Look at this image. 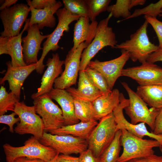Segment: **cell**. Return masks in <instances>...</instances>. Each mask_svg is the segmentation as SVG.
<instances>
[{
    "label": "cell",
    "mask_w": 162,
    "mask_h": 162,
    "mask_svg": "<svg viewBox=\"0 0 162 162\" xmlns=\"http://www.w3.org/2000/svg\"><path fill=\"white\" fill-rule=\"evenodd\" d=\"M88 45L84 42L74 51H68L64 61V69L55 80L54 88L66 89L76 84L80 71L81 55Z\"/></svg>",
    "instance_id": "cell-12"
},
{
    "label": "cell",
    "mask_w": 162,
    "mask_h": 162,
    "mask_svg": "<svg viewBox=\"0 0 162 162\" xmlns=\"http://www.w3.org/2000/svg\"><path fill=\"white\" fill-rule=\"evenodd\" d=\"M56 14L58 20L57 25L43 44L41 56L38 62L39 66L36 70L37 72L40 74L43 73L45 66L43 61L46 55L50 51H56L60 48L58 43L63 33L68 32L69 25L80 17L72 14L64 8L59 9Z\"/></svg>",
    "instance_id": "cell-8"
},
{
    "label": "cell",
    "mask_w": 162,
    "mask_h": 162,
    "mask_svg": "<svg viewBox=\"0 0 162 162\" xmlns=\"http://www.w3.org/2000/svg\"><path fill=\"white\" fill-rule=\"evenodd\" d=\"M50 98L60 106L62 111L64 125L79 122L75 113L74 98L66 89L53 88L48 93Z\"/></svg>",
    "instance_id": "cell-20"
},
{
    "label": "cell",
    "mask_w": 162,
    "mask_h": 162,
    "mask_svg": "<svg viewBox=\"0 0 162 162\" xmlns=\"http://www.w3.org/2000/svg\"><path fill=\"white\" fill-rule=\"evenodd\" d=\"M120 56L112 60L100 62L97 60L91 61L88 66L96 70L105 77L110 89L113 88L117 79L122 76V72L127 62L130 58L129 53L126 51H121Z\"/></svg>",
    "instance_id": "cell-15"
},
{
    "label": "cell",
    "mask_w": 162,
    "mask_h": 162,
    "mask_svg": "<svg viewBox=\"0 0 162 162\" xmlns=\"http://www.w3.org/2000/svg\"><path fill=\"white\" fill-rule=\"evenodd\" d=\"M154 134H162V108L160 110L155 122V127L152 132Z\"/></svg>",
    "instance_id": "cell-40"
},
{
    "label": "cell",
    "mask_w": 162,
    "mask_h": 162,
    "mask_svg": "<svg viewBox=\"0 0 162 162\" xmlns=\"http://www.w3.org/2000/svg\"><path fill=\"white\" fill-rule=\"evenodd\" d=\"M89 6L90 20H96V17L101 13L107 10L110 0H87Z\"/></svg>",
    "instance_id": "cell-34"
},
{
    "label": "cell",
    "mask_w": 162,
    "mask_h": 162,
    "mask_svg": "<svg viewBox=\"0 0 162 162\" xmlns=\"http://www.w3.org/2000/svg\"><path fill=\"white\" fill-rule=\"evenodd\" d=\"M130 4L131 0H117L115 4L109 6L107 11L115 18L123 17L124 19L120 22L127 20L131 15Z\"/></svg>",
    "instance_id": "cell-31"
},
{
    "label": "cell",
    "mask_w": 162,
    "mask_h": 162,
    "mask_svg": "<svg viewBox=\"0 0 162 162\" xmlns=\"http://www.w3.org/2000/svg\"><path fill=\"white\" fill-rule=\"evenodd\" d=\"M121 130L120 142L123 151L116 162H128L134 159L148 156L154 154V148L160 146L156 140L144 139L126 130Z\"/></svg>",
    "instance_id": "cell-4"
},
{
    "label": "cell",
    "mask_w": 162,
    "mask_h": 162,
    "mask_svg": "<svg viewBox=\"0 0 162 162\" xmlns=\"http://www.w3.org/2000/svg\"><path fill=\"white\" fill-rule=\"evenodd\" d=\"M59 154H58L53 159L49 162H58V156Z\"/></svg>",
    "instance_id": "cell-46"
},
{
    "label": "cell",
    "mask_w": 162,
    "mask_h": 162,
    "mask_svg": "<svg viewBox=\"0 0 162 162\" xmlns=\"http://www.w3.org/2000/svg\"><path fill=\"white\" fill-rule=\"evenodd\" d=\"M74 98L93 102L104 94L92 83L84 71H79L78 87L66 89Z\"/></svg>",
    "instance_id": "cell-24"
},
{
    "label": "cell",
    "mask_w": 162,
    "mask_h": 162,
    "mask_svg": "<svg viewBox=\"0 0 162 162\" xmlns=\"http://www.w3.org/2000/svg\"><path fill=\"white\" fill-rule=\"evenodd\" d=\"M58 162H80L79 157L61 154L58 156Z\"/></svg>",
    "instance_id": "cell-42"
},
{
    "label": "cell",
    "mask_w": 162,
    "mask_h": 162,
    "mask_svg": "<svg viewBox=\"0 0 162 162\" xmlns=\"http://www.w3.org/2000/svg\"><path fill=\"white\" fill-rule=\"evenodd\" d=\"M15 112L8 115H3L0 116V123L5 124L9 127V131L12 133L14 131V126L15 124L18 123L20 121V118L18 117L15 118V116L16 115Z\"/></svg>",
    "instance_id": "cell-36"
},
{
    "label": "cell",
    "mask_w": 162,
    "mask_h": 162,
    "mask_svg": "<svg viewBox=\"0 0 162 162\" xmlns=\"http://www.w3.org/2000/svg\"><path fill=\"white\" fill-rule=\"evenodd\" d=\"M13 162H46L40 159L26 157H20L15 159Z\"/></svg>",
    "instance_id": "cell-43"
},
{
    "label": "cell",
    "mask_w": 162,
    "mask_h": 162,
    "mask_svg": "<svg viewBox=\"0 0 162 162\" xmlns=\"http://www.w3.org/2000/svg\"><path fill=\"white\" fill-rule=\"evenodd\" d=\"M52 58H49L46 62L47 68L41 79L40 86L37 92L31 96L33 99L42 95L48 94L53 88L56 79L63 72L62 65L64 61L60 59L58 53L52 54Z\"/></svg>",
    "instance_id": "cell-19"
},
{
    "label": "cell",
    "mask_w": 162,
    "mask_h": 162,
    "mask_svg": "<svg viewBox=\"0 0 162 162\" xmlns=\"http://www.w3.org/2000/svg\"><path fill=\"white\" fill-rule=\"evenodd\" d=\"M120 93L117 88L101 95L92 102L94 119L100 120L113 112L120 102Z\"/></svg>",
    "instance_id": "cell-22"
},
{
    "label": "cell",
    "mask_w": 162,
    "mask_h": 162,
    "mask_svg": "<svg viewBox=\"0 0 162 162\" xmlns=\"http://www.w3.org/2000/svg\"><path fill=\"white\" fill-rule=\"evenodd\" d=\"M159 16H162V9L161 10V13L159 15Z\"/></svg>",
    "instance_id": "cell-48"
},
{
    "label": "cell",
    "mask_w": 162,
    "mask_h": 162,
    "mask_svg": "<svg viewBox=\"0 0 162 162\" xmlns=\"http://www.w3.org/2000/svg\"><path fill=\"white\" fill-rule=\"evenodd\" d=\"M88 17H80L74 25L73 46L71 49L75 50L82 43L89 45L94 39L97 31L98 22L96 20L89 22Z\"/></svg>",
    "instance_id": "cell-21"
},
{
    "label": "cell",
    "mask_w": 162,
    "mask_h": 162,
    "mask_svg": "<svg viewBox=\"0 0 162 162\" xmlns=\"http://www.w3.org/2000/svg\"><path fill=\"white\" fill-rule=\"evenodd\" d=\"M18 1L17 0H5L4 1L0 7L1 11L6 8L10 7L13 4H15Z\"/></svg>",
    "instance_id": "cell-44"
},
{
    "label": "cell",
    "mask_w": 162,
    "mask_h": 162,
    "mask_svg": "<svg viewBox=\"0 0 162 162\" xmlns=\"http://www.w3.org/2000/svg\"><path fill=\"white\" fill-rule=\"evenodd\" d=\"M24 144L20 147L13 146L7 143L3 145L7 162H13L15 159L20 157L38 158L49 162L59 154L52 148L43 145L33 136Z\"/></svg>",
    "instance_id": "cell-2"
},
{
    "label": "cell",
    "mask_w": 162,
    "mask_h": 162,
    "mask_svg": "<svg viewBox=\"0 0 162 162\" xmlns=\"http://www.w3.org/2000/svg\"><path fill=\"white\" fill-rule=\"evenodd\" d=\"M112 14L99 22L95 36L92 42L83 50L81 55L80 71H84L91 59L105 47L110 46L115 48L117 44L115 34L112 28L108 26L109 21Z\"/></svg>",
    "instance_id": "cell-3"
},
{
    "label": "cell",
    "mask_w": 162,
    "mask_h": 162,
    "mask_svg": "<svg viewBox=\"0 0 162 162\" xmlns=\"http://www.w3.org/2000/svg\"><path fill=\"white\" fill-rule=\"evenodd\" d=\"M144 17L153 27L155 31L159 41V48L162 47V22L156 18L145 15Z\"/></svg>",
    "instance_id": "cell-35"
},
{
    "label": "cell",
    "mask_w": 162,
    "mask_h": 162,
    "mask_svg": "<svg viewBox=\"0 0 162 162\" xmlns=\"http://www.w3.org/2000/svg\"><path fill=\"white\" fill-rule=\"evenodd\" d=\"M122 134L121 130H118L113 141L99 157L100 162H116L119 157Z\"/></svg>",
    "instance_id": "cell-27"
},
{
    "label": "cell",
    "mask_w": 162,
    "mask_h": 162,
    "mask_svg": "<svg viewBox=\"0 0 162 162\" xmlns=\"http://www.w3.org/2000/svg\"><path fill=\"white\" fill-rule=\"evenodd\" d=\"M52 99L48 94L33 99V106L36 113L41 117L46 132H50L64 125L62 109Z\"/></svg>",
    "instance_id": "cell-9"
},
{
    "label": "cell",
    "mask_w": 162,
    "mask_h": 162,
    "mask_svg": "<svg viewBox=\"0 0 162 162\" xmlns=\"http://www.w3.org/2000/svg\"><path fill=\"white\" fill-rule=\"evenodd\" d=\"M158 61L162 62V47L159 48L156 51L151 53L146 61L148 62L153 63Z\"/></svg>",
    "instance_id": "cell-41"
},
{
    "label": "cell",
    "mask_w": 162,
    "mask_h": 162,
    "mask_svg": "<svg viewBox=\"0 0 162 162\" xmlns=\"http://www.w3.org/2000/svg\"><path fill=\"white\" fill-rule=\"evenodd\" d=\"M93 84L103 94L111 92L105 77L96 70L87 67L84 70Z\"/></svg>",
    "instance_id": "cell-32"
},
{
    "label": "cell",
    "mask_w": 162,
    "mask_h": 162,
    "mask_svg": "<svg viewBox=\"0 0 162 162\" xmlns=\"http://www.w3.org/2000/svg\"><path fill=\"white\" fill-rule=\"evenodd\" d=\"M120 102L118 106L113 113L115 120L119 130H125L133 135L141 138L147 136L158 141L160 146L162 145V134L157 135L148 131L144 122L134 124L128 122L125 118L123 110L129 104V100L124 97L122 93H120Z\"/></svg>",
    "instance_id": "cell-14"
},
{
    "label": "cell",
    "mask_w": 162,
    "mask_h": 162,
    "mask_svg": "<svg viewBox=\"0 0 162 162\" xmlns=\"http://www.w3.org/2000/svg\"><path fill=\"white\" fill-rule=\"evenodd\" d=\"M31 0H26L29 7L31 16L28 24V27L34 24H37L39 29L44 27H54L56 24V19L54 14L62 6V2L58 1L55 5L43 9L38 10L34 8L30 3Z\"/></svg>",
    "instance_id": "cell-23"
},
{
    "label": "cell",
    "mask_w": 162,
    "mask_h": 162,
    "mask_svg": "<svg viewBox=\"0 0 162 162\" xmlns=\"http://www.w3.org/2000/svg\"><path fill=\"white\" fill-rule=\"evenodd\" d=\"M40 142L52 148L59 154L65 155L81 153L88 148L87 141L70 135H53L44 132Z\"/></svg>",
    "instance_id": "cell-10"
},
{
    "label": "cell",
    "mask_w": 162,
    "mask_h": 162,
    "mask_svg": "<svg viewBox=\"0 0 162 162\" xmlns=\"http://www.w3.org/2000/svg\"><path fill=\"white\" fill-rule=\"evenodd\" d=\"M122 76L133 79L140 86L162 85V68L147 62L140 66L123 68Z\"/></svg>",
    "instance_id": "cell-13"
},
{
    "label": "cell",
    "mask_w": 162,
    "mask_h": 162,
    "mask_svg": "<svg viewBox=\"0 0 162 162\" xmlns=\"http://www.w3.org/2000/svg\"><path fill=\"white\" fill-rule=\"evenodd\" d=\"M75 111L77 118L81 122L95 120L92 102L74 98Z\"/></svg>",
    "instance_id": "cell-28"
},
{
    "label": "cell",
    "mask_w": 162,
    "mask_h": 162,
    "mask_svg": "<svg viewBox=\"0 0 162 162\" xmlns=\"http://www.w3.org/2000/svg\"><path fill=\"white\" fill-rule=\"evenodd\" d=\"M98 123L95 120L87 122H80L73 124L63 126L50 133L52 134L58 135H70L87 141Z\"/></svg>",
    "instance_id": "cell-25"
},
{
    "label": "cell",
    "mask_w": 162,
    "mask_h": 162,
    "mask_svg": "<svg viewBox=\"0 0 162 162\" xmlns=\"http://www.w3.org/2000/svg\"><path fill=\"white\" fill-rule=\"evenodd\" d=\"M14 112L20 120L14 128L15 133L20 135L31 134L39 140L44 132V126L42 118L37 114L34 106H28L23 101L18 102Z\"/></svg>",
    "instance_id": "cell-7"
},
{
    "label": "cell",
    "mask_w": 162,
    "mask_h": 162,
    "mask_svg": "<svg viewBox=\"0 0 162 162\" xmlns=\"http://www.w3.org/2000/svg\"><path fill=\"white\" fill-rule=\"evenodd\" d=\"M146 1V0H131V8L137 5H143Z\"/></svg>",
    "instance_id": "cell-45"
},
{
    "label": "cell",
    "mask_w": 162,
    "mask_h": 162,
    "mask_svg": "<svg viewBox=\"0 0 162 162\" xmlns=\"http://www.w3.org/2000/svg\"><path fill=\"white\" fill-rule=\"evenodd\" d=\"M20 99L10 92L8 93L3 86L0 89V116L4 115L8 111L14 112L16 104Z\"/></svg>",
    "instance_id": "cell-30"
},
{
    "label": "cell",
    "mask_w": 162,
    "mask_h": 162,
    "mask_svg": "<svg viewBox=\"0 0 162 162\" xmlns=\"http://www.w3.org/2000/svg\"><path fill=\"white\" fill-rule=\"evenodd\" d=\"M160 151L161 153H162V145L160 146L159 147Z\"/></svg>",
    "instance_id": "cell-47"
},
{
    "label": "cell",
    "mask_w": 162,
    "mask_h": 162,
    "mask_svg": "<svg viewBox=\"0 0 162 162\" xmlns=\"http://www.w3.org/2000/svg\"><path fill=\"white\" fill-rule=\"evenodd\" d=\"M128 162H162V156L154 154L146 157L134 159Z\"/></svg>",
    "instance_id": "cell-39"
},
{
    "label": "cell",
    "mask_w": 162,
    "mask_h": 162,
    "mask_svg": "<svg viewBox=\"0 0 162 162\" xmlns=\"http://www.w3.org/2000/svg\"><path fill=\"white\" fill-rule=\"evenodd\" d=\"M80 154L78 157L80 162H100L99 158L95 157L92 151L88 148Z\"/></svg>",
    "instance_id": "cell-38"
},
{
    "label": "cell",
    "mask_w": 162,
    "mask_h": 162,
    "mask_svg": "<svg viewBox=\"0 0 162 162\" xmlns=\"http://www.w3.org/2000/svg\"><path fill=\"white\" fill-rule=\"evenodd\" d=\"M29 20V18L26 20L23 30L18 35L11 37H0V55H9L11 57V64L13 67L27 65L23 59L22 36L28 27Z\"/></svg>",
    "instance_id": "cell-18"
},
{
    "label": "cell",
    "mask_w": 162,
    "mask_h": 162,
    "mask_svg": "<svg viewBox=\"0 0 162 162\" xmlns=\"http://www.w3.org/2000/svg\"><path fill=\"white\" fill-rule=\"evenodd\" d=\"M26 30L27 35L22 38V46L24 61L28 65L38 62V53L40 50H42L41 43L49 34L42 35L36 24L28 26Z\"/></svg>",
    "instance_id": "cell-16"
},
{
    "label": "cell",
    "mask_w": 162,
    "mask_h": 162,
    "mask_svg": "<svg viewBox=\"0 0 162 162\" xmlns=\"http://www.w3.org/2000/svg\"><path fill=\"white\" fill-rule=\"evenodd\" d=\"M64 7L71 14L80 17L90 15L87 0H63Z\"/></svg>",
    "instance_id": "cell-29"
},
{
    "label": "cell",
    "mask_w": 162,
    "mask_h": 162,
    "mask_svg": "<svg viewBox=\"0 0 162 162\" xmlns=\"http://www.w3.org/2000/svg\"><path fill=\"white\" fill-rule=\"evenodd\" d=\"M162 9V0H160L156 3H151L142 8L135 9L127 20L143 14L156 18L157 16L161 13Z\"/></svg>",
    "instance_id": "cell-33"
},
{
    "label": "cell",
    "mask_w": 162,
    "mask_h": 162,
    "mask_svg": "<svg viewBox=\"0 0 162 162\" xmlns=\"http://www.w3.org/2000/svg\"><path fill=\"white\" fill-rule=\"evenodd\" d=\"M6 64L7 70L4 76L1 79L0 84L3 85L6 81H8L10 92L20 99L21 88L25 80L39 65L38 62L24 66L13 67L10 61Z\"/></svg>",
    "instance_id": "cell-17"
},
{
    "label": "cell",
    "mask_w": 162,
    "mask_h": 162,
    "mask_svg": "<svg viewBox=\"0 0 162 162\" xmlns=\"http://www.w3.org/2000/svg\"><path fill=\"white\" fill-rule=\"evenodd\" d=\"M118 129L113 112L102 118L88 140V148L99 158L113 140Z\"/></svg>",
    "instance_id": "cell-5"
},
{
    "label": "cell",
    "mask_w": 162,
    "mask_h": 162,
    "mask_svg": "<svg viewBox=\"0 0 162 162\" xmlns=\"http://www.w3.org/2000/svg\"><path fill=\"white\" fill-rule=\"evenodd\" d=\"M148 24L146 20L136 32L130 35V39L117 44L115 48L128 52L134 62L138 61L142 64L146 62L149 56L159 48L158 46L149 40L147 30Z\"/></svg>",
    "instance_id": "cell-1"
},
{
    "label": "cell",
    "mask_w": 162,
    "mask_h": 162,
    "mask_svg": "<svg viewBox=\"0 0 162 162\" xmlns=\"http://www.w3.org/2000/svg\"><path fill=\"white\" fill-rule=\"evenodd\" d=\"M121 83L129 97V104L124 109L130 119V123L134 124L140 122L145 123L149 127L152 132L154 129L155 119L160 110L152 107L149 109L147 104L126 82H123Z\"/></svg>",
    "instance_id": "cell-6"
},
{
    "label": "cell",
    "mask_w": 162,
    "mask_h": 162,
    "mask_svg": "<svg viewBox=\"0 0 162 162\" xmlns=\"http://www.w3.org/2000/svg\"><path fill=\"white\" fill-rule=\"evenodd\" d=\"M30 11L29 7L24 3L15 4L1 10L0 17L4 30L0 33L1 36L11 37L18 35Z\"/></svg>",
    "instance_id": "cell-11"
},
{
    "label": "cell",
    "mask_w": 162,
    "mask_h": 162,
    "mask_svg": "<svg viewBox=\"0 0 162 162\" xmlns=\"http://www.w3.org/2000/svg\"><path fill=\"white\" fill-rule=\"evenodd\" d=\"M136 93L149 106L162 108V85L139 86Z\"/></svg>",
    "instance_id": "cell-26"
},
{
    "label": "cell",
    "mask_w": 162,
    "mask_h": 162,
    "mask_svg": "<svg viewBox=\"0 0 162 162\" xmlns=\"http://www.w3.org/2000/svg\"><path fill=\"white\" fill-rule=\"evenodd\" d=\"M57 2L56 0H33L30 1L32 6L38 10L43 9L53 6Z\"/></svg>",
    "instance_id": "cell-37"
}]
</instances>
